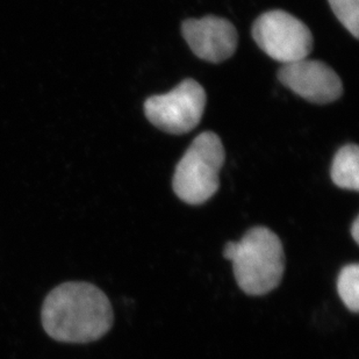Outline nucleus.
Wrapping results in <instances>:
<instances>
[{"label": "nucleus", "mask_w": 359, "mask_h": 359, "mask_svg": "<svg viewBox=\"0 0 359 359\" xmlns=\"http://www.w3.org/2000/svg\"><path fill=\"white\" fill-rule=\"evenodd\" d=\"M184 39L198 57L210 63L231 58L238 48V32L231 21L224 18L189 19L182 27Z\"/></svg>", "instance_id": "obj_7"}, {"label": "nucleus", "mask_w": 359, "mask_h": 359, "mask_svg": "<svg viewBox=\"0 0 359 359\" xmlns=\"http://www.w3.org/2000/svg\"><path fill=\"white\" fill-rule=\"evenodd\" d=\"M252 38L265 54L283 65L306 60L313 50L309 28L285 11H270L257 18Z\"/></svg>", "instance_id": "obj_4"}, {"label": "nucleus", "mask_w": 359, "mask_h": 359, "mask_svg": "<svg viewBox=\"0 0 359 359\" xmlns=\"http://www.w3.org/2000/svg\"><path fill=\"white\" fill-rule=\"evenodd\" d=\"M224 257L233 263L238 287L248 295L268 294L284 276V248L278 235L266 227L251 228L238 242H227Z\"/></svg>", "instance_id": "obj_2"}, {"label": "nucleus", "mask_w": 359, "mask_h": 359, "mask_svg": "<svg viewBox=\"0 0 359 359\" xmlns=\"http://www.w3.org/2000/svg\"><path fill=\"white\" fill-rule=\"evenodd\" d=\"M332 180L344 190H359V149L346 144L336 153L332 165Z\"/></svg>", "instance_id": "obj_8"}, {"label": "nucleus", "mask_w": 359, "mask_h": 359, "mask_svg": "<svg viewBox=\"0 0 359 359\" xmlns=\"http://www.w3.org/2000/svg\"><path fill=\"white\" fill-rule=\"evenodd\" d=\"M206 106V92L194 79H185L165 95H153L144 102V113L163 132L182 135L199 125Z\"/></svg>", "instance_id": "obj_5"}, {"label": "nucleus", "mask_w": 359, "mask_h": 359, "mask_svg": "<svg viewBox=\"0 0 359 359\" xmlns=\"http://www.w3.org/2000/svg\"><path fill=\"white\" fill-rule=\"evenodd\" d=\"M224 148L213 132H203L177 164L172 187L177 197L189 205H201L213 197L220 187Z\"/></svg>", "instance_id": "obj_3"}, {"label": "nucleus", "mask_w": 359, "mask_h": 359, "mask_svg": "<svg viewBox=\"0 0 359 359\" xmlns=\"http://www.w3.org/2000/svg\"><path fill=\"white\" fill-rule=\"evenodd\" d=\"M337 292L346 309L357 313L359 309V265H346L337 278Z\"/></svg>", "instance_id": "obj_9"}, {"label": "nucleus", "mask_w": 359, "mask_h": 359, "mask_svg": "<svg viewBox=\"0 0 359 359\" xmlns=\"http://www.w3.org/2000/svg\"><path fill=\"white\" fill-rule=\"evenodd\" d=\"M41 319L55 341L90 343L109 332L114 314L100 288L85 281H69L58 285L44 299Z\"/></svg>", "instance_id": "obj_1"}, {"label": "nucleus", "mask_w": 359, "mask_h": 359, "mask_svg": "<svg viewBox=\"0 0 359 359\" xmlns=\"http://www.w3.org/2000/svg\"><path fill=\"white\" fill-rule=\"evenodd\" d=\"M332 12L339 22L353 34L359 38V0H328Z\"/></svg>", "instance_id": "obj_10"}, {"label": "nucleus", "mask_w": 359, "mask_h": 359, "mask_svg": "<svg viewBox=\"0 0 359 359\" xmlns=\"http://www.w3.org/2000/svg\"><path fill=\"white\" fill-rule=\"evenodd\" d=\"M351 236H353V240L356 243H359V217H356L355 221H353V226H351Z\"/></svg>", "instance_id": "obj_11"}, {"label": "nucleus", "mask_w": 359, "mask_h": 359, "mask_svg": "<svg viewBox=\"0 0 359 359\" xmlns=\"http://www.w3.org/2000/svg\"><path fill=\"white\" fill-rule=\"evenodd\" d=\"M279 81L302 98L314 104L334 102L342 95L343 84L337 74L321 61L302 60L279 69Z\"/></svg>", "instance_id": "obj_6"}]
</instances>
